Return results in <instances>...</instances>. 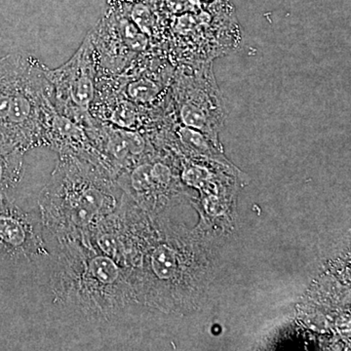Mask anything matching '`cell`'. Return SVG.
I'll use <instances>...</instances> for the list:
<instances>
[{
  "label": "cell",
  "mask_w": 351,
  "mask_h": 351,
  "mask_svg": "<svg viewBox=\"0 0 351 351\" xmlns=\"http://www.w3.org/2000/svg\"><path fill=\"white\" fill-rule=\"evenodd\" d=\"M44 265L49 269L53 306L73 324L112 325L129 304L121 265L85 240L53 243Z\"/></svg>",
  "instance_id": "cell-1"
},
{
  "label": "cell",
  "mask_w": 351,
  "mask_h": 351,
  "mask_svg": "<svg viewBox=\"0 0 351 351\" xmlns=\"http://www.w3.org/2000/svg\"><path fill=\"white\" fill-rule=\"evenodd\" d=\"M107 167L82 156H60L39 197V217L52 243L86 239L122 202Z\"/></svg>",
  "instance_id": "cell-2"
},
{
  "label": "cell",
  "mask_w": 351,
  "mask_h": 351,
  "mask_svg": "<svg viewBox=\"0 0 351 351\" xmlns=\"http://www.w3.org/2000/svg\"><path fill=\"white\" fill-rule=\"evenodd\" d=\"M48 71L27 53L0 58V140L24 154L50 145L60 115Z\"/></svg>",
  "instance_id": "cell-3"
},
{
  "label": "cell",
  "mask_w": 351,
  "mask_h": 351,
  "mask_svg": "<svg viewBox=\"0 0 351 351\" xmlns=\"http://www.w3.org/2000/svg\"><path fill=\"white\" fill-rule=\"evenodd\" d=\"M171 113L182 125L202 132L214 140L228 114L213 71V62L182 63L169 89Z\"/></svg>",
  "instance_id": "cell-4"
},
{
  "label": "cell",
  "mask_w": 351,
  "mask_h": 351,
  "mask_svg": "<svg viewBox=\"0 0 351 351\" xmlns=\"http://www.w3.org/2000/svg\"><path fill=\"white\" fill-rule=\"evenodd\" d=\"M97 62L90 32L66 64L48 71L57 112L77 124L92 125L89 110L96 95Z\"/></svg>",
  "instance_id": "cell-5"
},
{
  "label": "cell",
  "mask_w": 351,
  "mask_h": 351,
  "mask_svg": "<svg viewBox=\"0 0 351 351\" xmlns=\"http://www.w3.org/2000/svg\"><path fill=\"white\" fill-rule=\"evenodd\" d=\"M51 246L39 215L10 197L0 198V262L43 265L52 254Z\"/></svg>",
  "instance_id": "cell-6"
},
{
  "label": "cell",
  "mask_w": 351,
  "mask_h": 351,
  "mask_svg": "<svg viewBox=\"0 0 351 351\" xmlns=\"http://www.w3.org/2000/svg\"><path fill=\"white\" fill-rule=\"evenodd\" d=\"M24 152L0 140V198L10 197L25 172Z\"/></svg>",
  "instance_id": "cell-7"
},
{
  "label": "cell",
  "mask_w": 351,
  "mask_h": 351,
  "mask_svg": "<svg viewBox=\"0 0 351 351\" xmlns=\"http://www.w3.org/2000/svg\"><path fill=\"white\" fill-rule=\"evenodd\" d=\"M149 267L157 280L167 282L177 276L180 269L177 252L168 244H160L152 251Z\"/></svg>",
  "instance_id": "cell-8"
},
{
  "label": "cell",
  "mask_w": 351,
  "mask_h": 351,
  "mask_svg": "<svg viewBox=\"0 0 351 351\" xmlns=\"http://www.w3.org/2000/svg\"><path fill=\"white\" fill-rule=\"evenodd\" d=\"M177 134L182 144L189 151L199 156L216 158L217 154L214 152V147L208 141L207 136L202 132L180 124Z\"/></svg>",
  "instance_id": "cell-9"
},
{
  "label": "cell",
  "mask_w": 351,
  "mask_h": 351,
  "mask_svg": "<svg viewBox=\"0 0 351 351\" xmlns=\"http://www.w3.org/2000/svg\"><path fill=\"white\" fill-rule=\"evenodd\" d=\"M182 179L189 186L202 189H210L213 186V174L206 167L191 164L182 172Z\"/></svg>",
  "instance_id": "cell-10"
}]
</instances>
